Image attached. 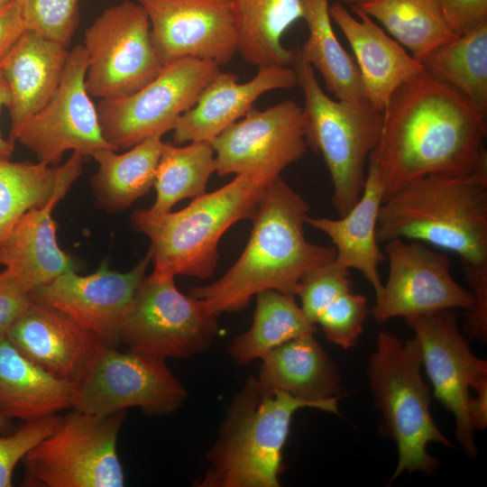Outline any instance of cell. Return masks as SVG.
<instances>
[{
    "instance_id": "obj_18",
    "label": "cell",
    "mask_w": 487,
    "mask_h": 487,
    "mask_svg": "<svg viewBox=\"0 0 487 487\" xmlns=\"http://www.w3.org/2000/svg\"><path fill=\"white\" fill-rule=\"evenodd\" d=\"M150 262L147 252L126 272L111 271L106 262L87 276L69 271L32 291L30 297L62 311L105 345L116 348L124 316Z\"/></svg>"
},
{
    "instance_id": "obj_24",
    "label": "cell",
    "mask_w": 487,
    "mask_h": 487,
    "mask_svg": "<svg viewBox=\"0 0 487 487\" xmlns=\"http://www.w3.org/2000/svg\"><path fill=\"white\" fill-rule=\"evenodd\" d=\"M257 379L268 387L317 403L324 411L339 414L340 375L314 334L298 336L271 351L262 359Z\"/></svg>"
},
{
    "instance_id": "obj_6",
    "label": "cell",
    "mask_w": 487,
    "mask_h": 487,
    "mask_svg": "<svg viewBox=\"0 0 487 487\" xmlns=\"http://www.w3.org/2000/svg\"><path fill=\"white\" fill-rule=\"evenodd\" d=\"M421 367V351L415 337L403 341L392 334L379 333L367 374L382 416V434L398 447V465L390 482L405 471L433 473L438 460L427 452L429 443L454 448L430 414L431 391Z\"/></svg>"
},
{
    "instance_id": "obj_23",
    "label": "cell",
    "mask_w": 487,
    "mask_h": 487,
    "mask_svg": "<svg viewBox=\"0 0 487 487\" xmlns=\"http://www.w3.org/2000/svg\"><path fill=\"white\" fill-rule=\"evenodd\" d=\"M69 51L68 47L25 30L0 61L8 85L6 106L12 143L25 122L52 96L62 78Z\"/></svg>"
},
{
    "instance_id": "obj_14",
    "label": "cell",
    "mask_w": 487,
    "mask_h": 487,
    "mask_svg": "<svg viewBox=\"0 0 487 487\" xmlns=\"http://www.w3.org/2000/svg\"><path fill=\"white\" fill-rule=\"evenodd\" d=\"M415 333L434 396L455 420V434L470 457L477 455L469 416V389L487 379V363L475 356L459 330L454 309L404 318Z\"/></svg>"
},
{
    "instance_id": "obj_32",
    "label": "cell",
    "mask_w": 487,
    "mask_h": 487,
    "mask_svg": "<svg viewBox=\"0 0 487 487\" xmlns=\"http://www.w3.org/2000/svg\"><path fill=\"white\" fill-rule=\"evenodd\" d=\"M421 64L487 114V21L436 48Z\"/></svg>"
},
{
    "instance_id": "obj_22",
    "label": "cell",
    "mask_w": 487,
    "mask_h": 487,
    "mask_svg": "<svg viewBox=\"0 0 487 487\" xmlns=\"http://www.w3.org/2000/svg\"><path fill=\"white\" fill-rule=\"evenodd\" d=\"M351 9L357 18L339 3L329 5V14L354 51L370 106L381 112L394 91L425 69L358 5Z\"/></svg>"
},
{
    "instance_id": "obj_29",
    "label": "cell",
    "mask_w": 487,
    "mask_h": 487,
    "mask_svg": "<svg viewBox=\"0 0 487 487\" xmlns=\"http://www.w3.org/2000/svg\"><path fill=\"white\" fill-rule=\"evenodd\" d=\"M163 143L161 136H152L124 153L112 149L96 152L92 157L98 163V170L91 179V186L97 205L117 212L147 194L154 185Z\"/></svg>"
},
{
    "instance_id": "obj_36",
    "label": "cell",
    "mask_w": 487,
    "mask_h": 487,
    "mask_svg": "<svg viewBox=\"0 0 487 487\" xmlns=\"http://www.w3.org/2000/svg\"><path fill=\"white\" fill-rule=\"evenodd\" d=\"M26 30L66 47L78 25V0H21Z\"/></svg>"
},
{
    "instance_id": "obj_8",
    "label": "cell",
    "mask_w": 487,
    "mask_h": 487,
    "mask_svg": "<svg viewBox=\"0 0 487 487\" xmlns=\"http://www.w3.org/2000/svg\"><path fill=\"white\" fill-rule=\"evenodd\" d=\"M126 416L73 409L49 436L23 457L25 483L48 487H122L124 474L116 443Z\"/></svg>"
},
{
    "instance_id": "obj_26",
    "label": "cell",
    "mask_w": 487,
    "mask_h": 487,
    "mask_svg": "<svg viewBox=\"0 0 487 487\" xmlns=\"http://www.w3.org/2000/svg\"><path fill=\"white\" fill-rule=\"evenodd\" d=\"M76 385L54 377L0 336V415L23 422L73 407Z\"/></svg>"
},
{
    "instance_id": "obj_2",
    "label": "cell",
    "mask_w": 487,
    "mask_h": 487,
    "mask_svg": "<svg viewBox=\"0 0 487 487\" xmlns=\"http://www.w3.org/2000/svg\"><path fill=\"white\" fill-rule=\"evenodd\" d=\"M308 203L281 177L268 188L253 218L248 243L234 265L219 280L194 287L189 295L211 312L239 311L258 292L275 289L295 295L300 278L332 262L334 246L309 243L304 225Z\"/></svg>"
},
{
    "instance_id": "obj_44",
    "label": "cell",
    "mask_w": 487,
    "mask_h": 487,
    "mask_svg": "<svg viewBox=\"0 0 487 487\" xmlns=\"http://www.w3.org/2000/svg\"><path fill=\"white\" fill-rule=\"evenodd\" d=\"M10 93L8 85L0 70V110L9 103ZM14 143L3 138L0 132V159L9 160L14 152Z\"/></svg>"
},
{
    "instance_id": "obj_3",
    "label": "cell",
    "mask_w": 487,
    "mask_h": 487,
    "mask_svg": "<svg viewBox=\"0 0 487 487\" xmlns=\"http://www.w3.org/2000/svg\"><path fill=\"white\" fill-rule=\"evenodd\" d=\"M376 235L418 241L487 263V159L467 174H430L384 197Z\"/></svg>"
},
{
    "instance_id": "obj_25",
    "label": "cell",
    "mask_w": 487,
    "mask_h": 487,
    "mask_svg": "<svg viewBox=\"0 0 487 487\" xmlns=\"http://www.w3.org/2000/svg\"><path fill=\"white\" fill-rule=\"evenodd\" d=\"M384 188L374 167L367 164L363 192L353 207L338 219L306 217V224L326 234L335 249V262L347 270L358 271L372 287L375 298L382 282L379 264L386 260L376 235L378 216Z\"/></svg>"
},
{
    "instance_id": "obj_19",
    "label": "cell",
    "mask_w": 487,
    "mask_h": 487,
    "mask_svg": "<svg viewBox=\"0 0 487 487\" xmlns=\"http://www.w3.org/2000/svg\"><path fill=\"white\" fill-rule=\"evenodd\" d=\"M84 155L73 152L51 198L24 213L0 248V264L30 294L59 275L74 271V263L57 242L52 211L83 171Z\"/></svg>"
},
{
    "instance_id": "obj_41",
    "label": "cell",
    "mask_w": 487,
    "mask_h": 487,
    "mask_svg": "<svg viewBox=\"0 0 487 487\" xmlns=\"http://www.w3.org/2000/svg\"><path fill=\"white\" fill-rule=\"evenodd\" d=\"M446 20L460 35L487 21V0H439Z\"/></svg>"
},
{
    "instance_id": "obj_38",
    "label": "cell",
    "mask_w": 487,
    "mask_h": 487,
    "mask_svg": "<svg viewBox=\"0 0 487 487\" xmlns=\"http://www.w3.org/2000/svg\"><path fill=\"white\" fill-rule=\"evenodd\" d=\"M63 417L54 414L36 420L23 422L9 433L0 431V487L13 485L16 464L27 453L49 436L61 424Z\"/></svg>"
},
{
    "instance_id": "obj_4",
    "label": "cell",
    "mask_w": 487,
    "mask_h": 487,
    "mask_svg": "<svg viewBox=\"0 0 487 487\" xmlns=\"http://www.w3.org/2000/svg\"><path fill=\"white\" fill-rule=\"evenodd\" d=\"M276 179L238 174L220 188L198 196L184 208L165 214L133 212L132 224L151 242L153 273L163 276L213 275L219 259L218 243L235 223L253 219Z\"/></svg>"
},
{
    "instance_id": "obj_28",
    "label": "cell",
    "mask_w": 487,
    "mask_h": 487,
    "mask_svg": "<svg viewBox=\"0 0 487 487\" xmlns=\"http://www.w3.org/2000/svg\"><path fill=\"white\" fill-rule=\"evenodd\" d=\"M308 37L298 50L300 57L322 76L326 89L336 99L371 106L354 59L335 36L328 0H300Z\"/></svg>"
},
{
    "instance_id": "obj_21",
    "label": "cell",
    "mask_w": 487,
    "mask_h": 487,
    "mask_svg": "<svg viewBox=\"0 0 487 487\" xmlns=\"http://www.w3.org/2000/svg\"><path fill=\"white\" fill-rule=\"evenodd\" d=\"M298 85L292 67L260 66L254 77L241 83L236 74L219 70L200 93L195 105L177 121L173 143L211 142L243 118L263 94Z\"/></svg>"
},
{
    "instance_id": "obj_9",
    "label": "cell",
    "mask_w": 487,
    "mask_h": 487,
    "mask_svg": "<svg viewBox=\"0 0 487 487\" xmlns=\"http://www.w3.org/2000/svg\"><path fill=\"white\" fill-rule=\"evenodd\" d=\"M174 278L152 272L138 286L120 332L129 350L165 360L188 358L212 345L216 315L201 299L181 293Z\"/></svg>"
},
{
    "instance_id": "obj_15",
    "label": "cell",
    "mask_w": 487,
    "mask_h": 487,
    "mask_svg": "<svg viewBox=\"0 0 487 487\" xmlns=\"http://www.w3.org/2000/svg\"><path fill=\"white\" fill-rule=\"evenodd\" d=\"M396 238L385 243L388 278L370 314L379 324L442 309H468L473 293L451 275L448 256L426 244Z\"/></svg>"
},
{
    "instance_id": "obj_30",
    "label": "cell",
    "mask_w": 487,
    "mask_h": 487,
    "mask_svg": "<svg viewBox=\"0 0 487 487\" xmlns=\"http://www.w3.org/2000/svg\"><path fill=\"white\" fill-rule=\"evenodd\" d=\"M252 326L237 335L229 345V354L239 364L262 360L271 351L298 336L315 334L316 325L308 320L295 295L266 289L255 296Z\"/></svg>"
},
{
    "instance_id": "obj_34",
    "label": "cell",
    "mask_w": 487,
    "mask_h": 487,
    "mask_svg": "<svg viewBox=\"0 0 487 487\" xmlns=\"http://www.w3.org/2000/svg\"><path fill=\"white\" fill-rule=\"evenodd\" d=\"M61 174L62 164L0 159V248L24 213L51 198Z\"/></svg>"
},
{
    "instance_id": "obj_27",
    "label": "cell",
    "mask_w": 487,
    "mask_h": 487,
    "mask_svg": "<svg viewBox=\"0 0 487 487\" xmlns=\"http://www.w3.org/2000/svg\"><path fill=\"white\" fill-rule=\"evenodd\" d=\"M237 53L253 66L291 67L296 51L281 42L288 28L303 18L300 0H231Z\"/></svg>"
},
{
    "instance_id": "obj_20",
    "label": "cell",
    "mask_w": 487,
    "mask_h": 487,
    "mask_svg": "<svg viewBox=\"0 0 487 487\" xmlns=\"http://www.w3.org/2000/svg\"><path fill=\"white\" fill-rule=\"evenodd\" d=\"M5 336L28 360L75 385L104 345L67 314L32 299Z\"/></svg>"
},
{
    "instance_id": "obj_40",
    "label": "cell",
    "mask_w": 487,
    "mask_h": 487,
    "mask_svg": "<svg viewBox=\"0 0 487 487\" xmlns=\"http://www.w3.org/2000/svg\"><path fill=\"white\" fill-rule=\"evenodd\" d=\"M31 301L30 294L10 271H0V336L6 335Z\"/></svg>"
},
{
    "instance_id": "obj_10",
    "label": "cell",
    "mask_w": 487,
    "mask_h": 487,
    "mask_svg": "<svg viewBox=\"0 0 487 487\" xmlns=\"http://www.w3.org/2000/svg\"><path fill=\"white\" fill-rule=\"evenodd\" d=\"M219 70L212 61L184 58L165 64L152 81L130 95L100 99L96 109L104 138L117 152L162 137Z\"/></svg>"
},
{
    "instance_id": "obj_11",
    "label": "cell",
    "mask_w": 487,
    "mask_h": 487,
    "mask_svg": "<svg viewBox=\"0 0 487 487\" xmlns=\"http://www.w3.org/2000/svg\"><path fill=\"white\" fill-rule=\"evenodd\" d=\"M87 53L85 85L90 96L130 95L162 69L151 37L148 15L139 3L106 8L85 32Z\"/></svg>"
},
{
    "instance_id": "obj_17",
    "label": "cell",
    "mask_w": 487,
    "mask_h": 487,
    "mask_svg": "<svg viewBox=\"0 0 487 487\" xmlns=\"http://www.w3.org/2000/svg\"><path fill=\"white\" fill-rule=\"evenodd\" d=\"M163 65L184 58L228 64L237 53L231 0H137Z\"/></svg>"
},
{
    "instance_id": "obj_43",
    "label": "cell",
    "mask_w": 487,
    "mask_h": 487,
    "mask_svg": "<svg viewBox=\"0 0 487 487\" xmlns=\"http://www.w3.org/2000/svg\"><path fill=\"white\" fill-rule=\"evenodd\" d=\"M473 390L476 397L469 398L468 416L474 430H483L487 426V379L479 382Z\"/></svg>"
},
{
    "instance_id": "obj_13",
    "label": "cell",
    "mask_w": 487,
    "mask_h": 487,
    "mask_svg": "<svg viewBox=\"0 0 487 487\" xmlns=\"http://www.w3.org/2000/svg\"><path fill=\"white\" fill-rule=\"evenodd\" d=\"M87 68V51L78 44L69 52L56 91L17 135L16 140L40 162L57 166L70 150L84 156L102 149L114 150L103 136L97 109L86 88Z\"/></svg>"
},
{
    "instance_id": "obj_35",
    "label": "cell",
    "mask_w": 487,
    "mask_h": 487,
    "mask_svg": "<svg viewBox=\"0 0 487 487\" xmlns=\"http://www.w3.org/2000/svg\"><path fill=\"white\" fill-rule=\"evenodd\" d=\"M349 270L333 260L307 271L299 280L295 296L308 321L316 325L320 313L335 299L352 289Z\"/></svg>"
},
{
    "instance_id": "obj_12",
    "label": "cell",
    "mask_w": 487,
    "mask_h": 487,
    "mask_svg": "<svg viewBox=\"0 0 487 487\" xmlns=\"http://www.w3.org/2000/svg\"><path fill=\"white\" fill-rule=\"evenodd\" d=\"M187 397L186 388L165 360L103 345L76 385L72 408L99 416L132 407L147 415H166L177 410Z\"/></svg>"
},
{
    "instance_id": "obj_16",
    "label": "cell",
    "mask_w": 487,
    "mask_h": 487,
    "mask_svg": "<svg viewBox=\"0 0 487 487\" xmlns=\"http://www.w3.org/2000/svg\"><path fill=\"white\" fill-rule=\"evenodd\" d=\"M210 143L218 175L277 179L307 152L303 108L289 99L264 110L253 107Z\"/></svg>"
},
{
    "instance_id": "obj_33",
    "label": "cell",
    "mask_w": 487,
    "mask_h": 487,
    "mask_svg": "<svg viewBox=\"0 0 487 487\" xmlns=\"http://www.w3.org/2000/svg\"><path fill=\"white\" fill-rule=\"evenodd\" d=\"M214 172L216 165L210 142H192L180 146L164 142L153 185L156 199L148 210L165 214L178 202L205 194Z\"/></svg>"
},
{
    "instance_id": "obj_1",
    "label": "cell",
    "mask_w": 487,
    "mask_h": 487,
    "mask_svg": "<svg viewBox=\"0 0 487 487\" xmlns=\"http://www.w3.org/2000/svg\"><path fill=\"white\" fill-rule=\"evenodd\" d=\"M381 116L368 163L384 197L427 175L471 173L487 156L486 114L426 70L394 91Z\"/></svg>"
},
{
    "instance_id": "obj_5",
    "label": "cell",
    "mask_w": 487,
    "mask_h": 487,
    "mask_svg": "<svg viewBox=\"0 0 487 487\" xmlns=\"http://www.w3.org/2000/svg\"><path fill=\"white\" fill-rule=\"evenodd\" d=\"M321 409L314 402L266 386L249 376L234 397L198 487H279L282 449L290 422L300 409Z\"/></svg>"
},
{
    "instance_id": "obj_45",
    "label": "cell",
    "mask_w": 487,
    "mask_h": 487,
    "mask_svg": "<svg viewBox=\"0 0 487 487\" xmlns=\"http://www.w3.org/2000/svg\"><path fill=\"white\" fill-rule=\"evenodd\" d=\"M14 428L13 427V424L11 420L5 418L3 416L0 415V431L2 433H9L13 431Z\"/></svg>"
},
{
    "instance_id": "obj_7",
    "label": "cell",
    "mask_w": 487,
    "mask_h": 487,
    "mask_svg": "<svg viewBox=\"0 0 487 487\" xmlns=\"http://www.w3.org/2000/svg\"><path fill=\"white\" fill-rule=\"evenodd\" d=\"M291 67L305 96L308 148L322 155L333 185L332 204L342 216L363 192L369 156L381 133V112L328 96L298 50Z\"/></svg>"
},
{
    "instance_id": "obj_37",
    "label": "cell",
    "mask_w": 487,
    "mask_h": 487,
    "mask_svg": "<svg viewBox=\"0 0 487 487\" xmlns=\"http://www.w3.org/2000/svg\"><path fill=\"white\" fill-rule=\"evenodd\" d=\"M369 314L366 298L350 290L331 302L316 324L321 326L329 342L349 349L356 345Z\"/></svg>"
},
{
    "instance_id": "obj_46",
    "label": "cell",
    "mask_w": 487,
    "mask_h": 487,
    "mask_svg": "<svg viewBox=\"0 0 487 487\" xmlns=\"http://www.w3.org/2000/svg\"><path fill=\"white\" fill-rule=\"evenodd\" d=\"M341 1H343L345 4L350 6H353V5H360L370 0H341Z\"/></svg>"
},
{
    "instance_id": "obj_31",
    "label": "cell",
    "mask_w": 487,
    "mask_h": 487,
    "mask_svg": "<svg viewBox=\"0 0 487 487\" xmlns=\"http://www.w3.org/2000/svg\"><path fill=\"white\" fill-rule=\"evenodd\" d=\"M376 19L418 62L455 39L439 0H370L358 5Z\"/></svg>"
},
{
    "instance_id": "obj_42",
    "label": "cell",
    "mask_w": 487,
    "mask_h": 487,
    "mask_svg": "<svg viewBox=\"0 0 487 487\" xmlns=\"http://www.w3.org/2000/svg\"><path fill=\"white\" fill-rule=\"evenodd\" d=\"M25 30L21 0L0 5V61Z\"/></svg>"
},
{
    "instance_id": "obj_39",
    "label": "cell",
    "mask_w": 487,
    "mask_h": 487,
    "mask_svg": "<svg viewBox=\"0 0 487 487\" xmlns=\"http://www.w3.org/2000/svg\"><path fill=\"white\" fill-rule=\"evenodd\" d=\"M461 262L464 277L473 296V305L466 310L464 330L470 339L485 343L487 339V263Z\"/></svg>"
},
{
    "instance_id": "obj_47",
    "label": "cell",
    "mask_w": 487,
    "mask_h": 487,
    "mask_svg": "<svg viewBox=\"0 0 487 487\" xmlns=\"http://www.w3.org/2000/svg\"><path fill=\"white\" fill-rule=\"evenodd\" d=\"M13 0H0V5H4V4H6L8 2H11Z\"/></svg>"
}]
</instances>
